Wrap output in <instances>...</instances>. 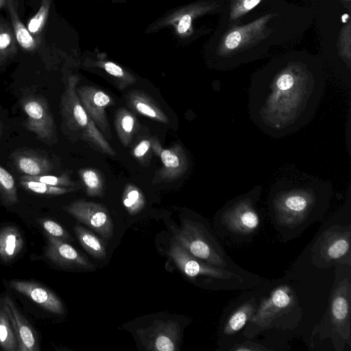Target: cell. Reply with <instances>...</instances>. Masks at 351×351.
<instances>
[{
  "label": "cell",
  "mask_w": 351,
  "mask_h": 351,
  "mask_svg": "<svg viewBox=\"0 0 351 351\" xmlns=\"http://www.w3.org/2000/svg\"><path fill=\"white\" fill-rule=\"evenodd\" d=\"M17 170L27 176L47 174L53 169L51 161L45 156L30 152H16L12 154Z\"/></svg>",
  "instance_id": "19"
},
{
  "label": "cell",
  "mask_w": 351,
  "mask_h": 351,
  "mask_svg": "<svg viewBox=\"0 0 351 351\" xmlns=\"http://www.w3.org/2000/svg\"><path fill=\"white\" fill-rule=\"evenodd\" d=\"M332 196V186L327 181H279L272 187L268 197L271 221L285 242L292 240L324 217Z\"/></svg>",
  "instance_id": "2"
},
{
  "label": "cell",
  "mask_w": 351,
  "mask_h": 351,
  "mask_svg": "<svg viewBox=\"0 0 351 351\" xmlns=\"http://www.w3.org/2000/svg\"><path fill=\"white\" fill-rule=\"evenodd\" d=\"M116 1H122V0H116Z\"/></svg>",
  "instance_id": "43"
},
{
  "label": "cell",
  "mask_w": 351,
  "mask_h": 351,
  "mask_svg": "<svg viewBox=\"0 0 351 351\" xmlns=\"http://www.w3.org/2000/svg\"><path fill=\"white\" fill-rule=\"evenodd\" d=\"M8 285L15 291L25 295L47 311L58 315L64 314V307L60 298L43 285L34 280H12Z\"/></svg>",
  "instance_id": "15"
},
{
  "label": "cell",
  "mask_w": 351,
  "mask_h": 351,
  "mask_svg": "<svg viewBox=\"0 0 351 351\" xmlns=\"http://www.w3.org/2000/svg\"><path fill=\"white\" fill-rule=\"evenodd\" d=\"M127 98L130 106L138 113L163 123H169L167 115L145 93L138 90L133 91Z\"/></svg>",
  "instance_id": "21"
},
{
  "label": "cell",
  "mask_w": 351,
  "mask_h": 351,
  "mask_svg": "<svg viewBox=\"0 0 351 351\" xmlns=\"http://www.w3.org/2000/svg\"><path fill=\"white\" fill-rule=\"evenodd\" d=\"M23 239L19 230L12 225L0 229V258L5 262L14 260L23 247Z\"/></svg>",
  "instance_id": "20"
},
{
  "label": "cell",
  "mask_w": 351,
  "mask_h": 351,
  "mask_svg": "<svg viewBox=\"0 0 351 351\" xmlns=\"http://www.w3.org/2000/svg\"><path fill=\"white\" fill-rule=\"evenodd\" d=\"M7 309L19 343L18 351H40L37 335L9 295L1 299Z\"/></svg>",
  "instance_id": "17"
},
{
  "label": "cell",
  "mask_w": 351,
  "mask_h": 351,
  "mask_svg": "<svg viewBox=\"0 0 351 351\" xmlns=\"http://www.w3.org/2000/svg\"><path fill=\"white\" fill-rule=\"evenodd\" d=\"M302 308L294 289L286 284L272 288L259 298L256 311L243 328V336L252 339L265 330L294 328L302 318Z\"/></svg>",
  "instance_id": "4"
},
{
  "label": "cell",
  "mask_w": 351,
  "mask_h": 351,
  "mask_svg": "<svg viewBox=\"0 0 351 351\" xmlns=\"http://www.w3.org/2000/svg\"><path fill=\"white\" fill-rule=\"evenodd\" d=\"M16 52V38L8 24L0 21V64L12 58Z\"/></svg>",
  "instance_id": "27"
},
{
  "label": "cell",
  "mask_w": 351,
  "mask_h": 351,
  "mask_svg": "<svg viewBox=\"0 0 351 351\" xmlns=\"http://www.w3.org/2000/svg\"><path fill=\"white\" fill-rule=\"evenodd\" d=\"M7 0H0V10L6 5Z\"/></svg>",
  "instance_id": "39"
},
{
  "label": "cell",
  "mask_w": 351,
  "mask_h": 351,
  "mask_svg": "<svg viewBox=\"0 0 351 351\" xmlns=\"http://www.w3.org/2000/svg\"><path fill=\"white\" fill-rule=\"evenodd\" d=\"M159 156L162 167L157 173L160 181H171L184 175L189 167V160L185 152L180 145L169 149L161 148L155 141L152 144Z\"/></svg>",
  "instance_id": "16"
},
{
  "label": "cell",
  "mask_w": 351,
  "mask_h": 351,
  "mask_svg": "<svg viewBox=\"0 0 351 351\" xmlns=\"http://www.w3.org/2000/svg\"><path fill=\"white\" fill-rule=\"evenodd\" d=\"M262 190V186L256 185L227 202L217 212L215 224L223 239L248 242L258 233L261 220L256 204Z\"/></svg>",
  "instance_id": "6"
},
{
  "label": "cell",
  "mask_w": 351,
  "mask_h": 351,
  "mask_svg": "<svg viewBox=\"0 0 351 351\" xmlns=\"http://www.w3.org/2000/svg\"><path fill=\"white\" fill-rule=\"evenodd\" d=\"M169 255L185 276L193 280L202 279L203 285L213 290H248L265 281L254 274H240L208 263L191 255L177 243L171 245Z\"/></svg>",
  "instance_id": "5"
},
{
  "label": "cell",
  "mask_w": 351,
  "mask_h": 351,
  "mask_svg": "<svg viewBox=\"0 0 351 351\" xmlns=\"http://www.w3.org/2000/svg\"><path fill=\"white\" fill-rule=\"evenodd\" d=\"M51 2L52 0H41L38 12L29 20L27 28L34 37L38 36L45 27Z\"/></svg>",
  "instance_id": "31"
},
{
  "label": "cell",
  "mask_w": 351,
  "mask_h": 351,
  "mask_svg": "<svg viewBox=\"0 0 351 351\" xmlns=\"http://www.w3.org/2000/svg\"><path fill=\"white\" fill-rule=\"evenodd\" d=\"M261 0H244L243 1V7L246 10H251L254 6H256Z\"/></svg>",
  "instance_id": "38"
},
{
  "label": "cell",
  "mask_w": 351,
  "mask_h": 351,
  "mask_svg": "<svg viewBox=\"0 0 351 351\" xmlns=\"http://www.w3.org/2000/svg\"><path fill=\"white\" fill-rule=\"evenodd\" d=\"M136 333L147 350L175 351L178 348L180 329L175 321L154 320L152 325L138 329Z\"/></svg>",
  "instance_id": "11"
},
{
  "label": "cell",
  "mask_w": 351,
  "mask_h": 351,
  "mask_svg": "<svg viewBox=\"0 0 351 351\" xmlns=\"http://www.w3.org/2000/svg\"><path fill=\"white\" fill-rule=\"evenodd\" d=\"M123 204L130 215H135L144 208L145 199L138 189L128 185L123 195Z\"/></svg>",
  "instance_id": "30"
},
{
  "label": "cell",
  "mask_w": 351,
  "mask_h": 351,
  "mask_svg": "<svg viewBox=\"0 0 351 351\" xmlns=\"http://www.w3.org/2000/svg\"><path fill=\"white\" fill-rule=\"evenodd\" d=\"M20 179L21 180H29L33 181H37L52 186H62V187H71L74 188L76 185L73 182L67 174H62L60 176H51V175H40V176H22Z\"/></svg>",
  "instance_id": "33"
},
{
  "label": "cell",
  "mask_w": 351,
  "mask_h": 351,
  "mask_svg": "<svg viewBox=\"0 0 351 351\" xmlns=\"http://www.w3.org/2000/svg\"><path fill=\"white\" fill-rule=\"evenodd\" d=\"M45 256L56 265L69 269L91 271L94 265L66 241L47 234Z\"/></svg>",
  "instance_id": "14"
},
{
  "label": "cell",
  "mask_w": 351,
  "mask_h": 351,
  "mask_svg": "<svg viewBox=\"0 0 351 351\" xmlns=\"http://www.w3.org/2000/svg\"><path fill=\"white\" fill-rule=\"evenodd\" d=\"M80 103L104 136L111 137L109 122L105 109L112 104L110 97L101 90L91 86L77 88Z\"/></svg>",
  "instance_id": "13"
},
{
  "label": "cell",
  "mask_w": 351,
  "mask_h": 351,
  "mask_svg": "<svg viewBox=\"0 0 351 351\" xmlns=\"http://www.w3.org/2000/svg\"><path fill=\"white\" fill-rule=\"evenodd\" d=\"M229 351H269L274 350V349L269 348L265 346L252 341L250 339L242 342L235 343L232 345L230 348L228 349Z\"/></svg>",
  "instance_id": "35"
},
{
  "label": "cell",
  "mask_w": 351,
  "mask_h": 351,
  "mask_svg": "<svg viewBox=\"0 0 351 351\" xmlns=\"http://www.w3.org/2000/svg\"><path fill=\"white\" fill-rule=\"evenodd\" d=\"M15 1H16V3L18 2V0H15Z\"/></svg>",
  "instance_id": "42"
},
{
  "label": "cell",
  "mask_w": 351,
  "mask_h": 351,
  "mask_svg": "<svg viewBox=\"0 0 351 351\" xmlns=\"http://www.w3.org/2000/svg\"><path fill=\"white\" fill-rule=\"evenodd\" d=\"M348 19V14H344L342 16V21L343 23H346Z\"/></svg>",
  "instance_id": "40"
},
{
  "label": "cell",
  "mask_w": 351,
  "mask_h": 351,
  "mask_svg": "<svg viewBox=\"0 0 351 351\" xmlns=\"http://www.w3.org/2000/svg\"><path fill=\"white\" fill-rule=\"evenodd\" d=\"M324 86L321 71L308 66L263 71L254 77L249 88L250 118L274 138L294 133L315 116Z\"/></svg>",
  "instance_id": "1"
},
{
  "label": "cell",
  "mask_w": 351,
  "mask_h": 351,
  "mask_svg": "<svg viewBox=\"0 0 351 351\" xmlns=\"http://www.w3.org/2000/svg\"><path fill=\"white\" fill-rule=\"evenodd\" d=\"M175 239L179 245L202 261L237 273H250L233 262L211 231L200 223L186 221Z\"/></svg>",
  "instance_id": "7"
},
{
  "label": "cell",
  "mask_w": 351,
  "mask_h": 351,
  "mask_svg": "<svg viewBox=\"0 0 351 351\" xmlns=\"http://www.w3.org/2000/svg\"><path fill=\"white\" fill-rule=\"evenodd\" d=\"M16 3L15 0H7L6 2V7L10 16L13 33L16 40L23 49L28 51H34L37 47L36 40L29 33L27 27L20 20Z\"/></svg>",
  "instance_id": "22"
},
{
  "label": "cell",
  "mask_w": 351,
  "mask_h": 351,
  "mask_svg": "<svg viewBox=\"0 0 351 351\" xmlns=\"http://www.w3.org/2000/svg\"><path fill=\"white\" fill-rule=\"evenodd\" d=\"M22 108L27 115V129L43 141H51L56 134V129L46 100L40 97H26L22 101Z\"/></svg>",
  "instance_id": "12"
},
{
  "label": "cell",
  "mask_w": 351,
  "mask_h": 351,
  "mask_svg": "<svg viewBox=\"0 0 351 351\" xmlns=\"http://www.w3.org/2000/svg\"><path fill=\"white\" fill-rule=\"evenodd\" d=\"M78 81L76 75H70L62 96L61 114L66 125L70 130L79 132L84 141L100 152L114 156V150L80 103L77 94Z\"/></svg>",
  "instance_id": "8"
},
{
  "label": "cell",
  "mask_w": 351,
  "mask_h": 351,
  "mask_svg": "<svg viewBox=\"0 0 351 351\" xmlns=\"http://www.w3.org/2000/svg\"><path fill=\"white\" fill-rule=\"evenodd\" d=\"M79 174L85 185L86 193L90 196H101L103 182L99 173L91 169H82Z\"/></svg>",
  "instance_id": "32"
},
{
  "label": "cell",
  "mask_w": 351,
  "mask_h": 351,
  "mask_svg": "<svg viewBox=\"0 0 351 351\" xmlns=\"http://www.w3.org/2000/svg\"><path fill=\"white\" fill-rule=\"evenodd\" d=\"M1 124H0V134H1Z\"/></svg>",
  "instance_id": "41"
},
{
  "label": "cell",
  "mask_w": 351,
  "mask_h": 351,
  "mask_svg": "<svg viewBox=\"0 0 351 351\" xmlns=\"http://www.w3.org/2000/svg\"><path fill=\"white\" fill-rule=\"evenodd\" d=\"M19 184L21 187L27 191L38 194L48 195H60L72 192L75 190L74 188L71 187L52 186L45 183L29 180L20 179Z\"/></svg>",
  "instance_id": "29"
},
{
  "label": "cell",
  "mask_w": 351,
  "mask_h": 351,
  "mask_svg": "<svg viewBox=\"0 0 351 351\" xmlns=\"http://www.w3.org/2000/svg\"><path fill=\"white\" fill-rule=\"evenodd\" d=\"M351 226L332 225L319 235L310 256L313 265L328 269L339 263L351 267Z\"/></svg>",
  "instance_id": "9"
},
{
  "label": "cell",
  "mask_w": 351,
  "mask_h": 351,
  "mask_svg": "<svg viewBox=\"0 0 351 351\" xmlns=\"http://www.w3.org/2000/svg\"><path fill=\"white\" fill-rule=\"evenodd\" d=\"M151 146L152 143L146 139L141 141L134 149V156L138 158L143 157L149 151Z\"/></svg>",
  "instance_id": "36"
},
{
  "label": "cell",
  "mask_w": 351,
  "mask_h": 351,
  "mask_svg": "<svg viewBox=\"0 0 351 351\" xmlns=\"http://www.w3.org/2000/svg\"><path fill=\"white\" fill-rule=\"evenodd\" d=\"M234 306L222 324V337H230L243 330L255 313L259 298L252 293Z\"/></svg>",
  "instance_id": "18"
},
{
  "label": "cell",
  "mask_w": 351,
  "mask_h": 351,
  "mask_svg": "<svg viewBox=\"0 0 351 351\" xmlns=\"http://www.w3.org/2000/svg\"><path fill=\"white\" fill-rule=\"evenodd\" d=\"M0 348L4 351H18L19 343L3 302L0 300Z\"/></svg>",
  "instance_id": "24"
},
{
  "label": "cell",
  "mask_w": 351,
  "mask_h": 351,
  "mask_svg": "<svg viewBox=\"0 0 351 351\" xmlns=\"http://www.w3.org/2000/svg\"><path fill=\"white\" fill-rule=\"evenodd\" d=\"M39 223L48 235L62 239L71 241L70 234L60 224L50 219H40Z\"/></svg>",
  "instance_id": "34"
},
{
  "label": "cell",
  "mask_w": 351,
  "mask_h": 351,
  "mask_svg": "<svg viewBox=\"0 0 351 351\" xmlns=\"http://www.w3.org/2000/svg\"><path fill=\"white\" fill-rule=\"evenodd\" d=\"M89 64L104 69L108 74L119 80V84L123 88L136 81L134 76L113 62L91 61Z\"/></svg>",
  "instance_id": "28"
},
{
  "label": "cell",
  "mask_w": 351,
  "mask_h": 351,
  "mask_svg": "<svg viewBox=\"0 0 351 351\" xmlns=\"http://www.w3.org/2000/svg\"><path fill=\"white\" fill-rule=\"evenodd\" d=\"M241 40V36L239 32H232L226 38L225 45L229 49H233L238 47Z\"/></svg>",
  "instance_id": "37"
},
{
  "label": "cell",
  "mask_w": 351,
  "mask_h": 351,
  "mask_svg": "<svg viewBox=\"0 0 351 351\" xmlns=\"http://www.w3.org/2000/svg\"><path fill=\"white\" fill-rule=\"evenodd\" d=\"M74 231L83 248L92 256L97 259L106 257V250L104 242L90 230L77 225Z\"/></svg>",
  "instance_id": "23"
},
{
  "label": "cell",
  "mask_w": 351,
  "mask_h": 351,
  "mask_svg": "<svg viewBox=\"0 0 351 351\" xmlns=\"http://www.w3.org/2000/svg\"><path fill=\"white\" fill-rule=\"evenodd\" d=\"M64 210L81 223L109 241L113 236L114 225L107 208L101 204L78 199L64 206Z\"/></svg>",
  "instance_id": "10"
},
{
  "label": "cell",
  "mask_w": 351,
  "mask_h": 351,
  "mask_svg": "<svg viewBox=\"0 0 351 351\" xmlns=\"http://www.w3.org/2000/svg\"><path fill=\"white\" fill-rule=\"evenodd\" d=\"M0 196L4 205L19 202L16 186L12 176L0 165Z\"/></svg>",
  "instance_id": "26"
},
{
  "label": "cell",
  "mask_w": 351,
  "mask_h": 351,
  "mask_svg": "<svg viewBox=\"0 0 351 351\" xmlns=\"http://www.w3.org/2000/svg\"><path fill=\"white\" fill-rule=\"evenodd\" d=\"M334 284L326 311L315 326L312 337L318 340L330 339L335 350L343 351L351 346L350 302L351 267L336 263Z\"/></svg>",
  "instance_id": "3"
},
{
  "label": "cell",
  "mask_w": 351,
  "mask_h": 351,
  "mask_svg": "<svg viewBox=\"0 0 351 351\" xmlns=\"http://www.w3.org/2000/svg\"><path fill=\"white\" fill-rule=\"evenodd\" d=\"M136 119L132 113L125 108L119 109L115 117V128L121 142L128 145L135 132Z\"/></svg>",
  "instance_id": "25"
}]
</instances>
